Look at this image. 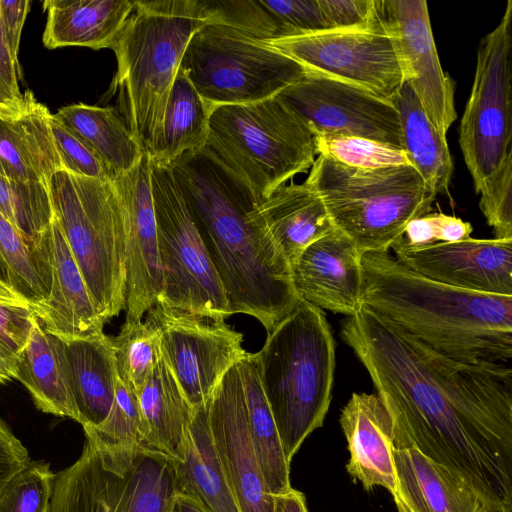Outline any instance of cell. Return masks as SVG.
<instances>
[{
    "instance_id": "f35d334b",
    "label": "cell",
    "mask_w": 512,
    "mask_h": 512,
    "mask_svg": "<svg viewBox=\"0 0 512 512\" xmlns=\"http://www.w3.org/2000/svg\"><path fill=\"white\" fill-rule=\"evenodd\" d=\"M315 151L343 165L373 169L407 165L405 152L386 144L357 137L314 136Z\"/></svg>"
},
{
    "instance_id": "816d5d0a",
    "label": "cell",
    "mask_w": 512,
    "mask_h": 512,
    "mask_svg": "<svg viewBox=\"0 0 512 512\" xmlns=\"http://www.w3.org/2000/svg\"><path fill=\"white\" fill-rule=\"evenodd\" d=\"M18 355L12 353L0 343V385L16 379Z\"/></svg>"
},
{
    "instance_id": "44dd1931",
    "label": "cell",
    "mask_w": 512,
    "mask_h": 512,
    "mask_svg": "<svg viewBox=\"0 0 512 512\" xmlns=\"http://www.w3.org/2000/svg\"><path fill=\"white\" fill-rule=\"evenodd\" d=\"M35 245L46 259L51 280L48 298L32 307L41 326L63 338L102 332L105 321L93 302L56 217Z\"/></svg>"
},
{
    "instance_id": "b9f144b4",
    "label": "cell",
    "mask_w": 512,
    "mask_h": 512,
    "mask_svg": "<svg viewBox=\"0 0 512 512\" xmlns=\"http://www.w3.org/2000/svg\"><path fill=\"white\" fill-rule=\"evenodd\" d=\"M479 207L494 238L512 239V160L493 175L478 192Z\"/></svg>"
},
{
    "instance_id": "2e32d148",
    "label": "cell",
    "mask_w": 512,
    "mask_h": 512,
    "mask_svg": "<svg viewBox=\"0 0 512 512\" xmlns=\"http://www.w3.org/2000/svg\"><path fill=\"white\" fill-rule=\"evenodd\" d=\"M380 18L396 38L410 82L440 134L457 118L455 82L441 66L425 0H377Z\"/></svg>"
},
{
    "instance_id": "3957f363",
    "label": "cell",
    "mask_w": 512,
    "mask_h": 512,
    "mask_svg": "<svg viewBox=\"0 0 512 512\" xmlns=\"http://www.w3.org/2000/svg\"><path fill=\"white\" fill-rule=\"evenodd\" d=\"M361 304L434 351L467 364H509L512 295L461 289L421 276L389 252L362 255Z\"/></svg>"
},
{
    "instance_id": "74e56055",
    "label": "cell",
    "mask_w": 512,
    "mask_h": 512,
    "mask_svg": "<svg viewBox=\"0 0 512 512\" xmlns=\"http://www.w3.org/2000/svg\"><path fill=\"white\" fill-rule=\"evenodd\" d=\"M56 474L44 461H29L0 491V512H49Z\"/></svg>"
},
{
    "instance_id": "7402d4cb",
    "label": "cell",
    "mask_w": 512,
    "mask_h": 512,
    "mask_svg": "<svg viewBox=\"0 0 512 512\" xmlns=\"http://www.w3.org/2000/svg\"><path fill=\"white\" fill-rule=\"evenodd\" d=\"M347 440L346 470L366 491L395 488L394 434L391 416L377 394L354 392L339 418Z\"/></svg>"
},
{
    "instance_id": "e575fe53",
    "label": "cell",
    "mask_w": 512,
    "mask_h": 512,
    "mask_svg": "<svg viewBox=\"0 0 512 512\" xmlns=\"http://www.w3.org/2000/svg\"><path fill=\"white\" fill-rule=\"evenodd\" d=\"M0 272L2 278L34 307L50 293L48 264L38 246L28 244L0 213Z\"/></svg>"
},
{
    "instance_id": "f1b7e54d",
    "label": "cell",
    "mask_w": 512,
    "mask_h": 512,
    "mask_svg": "<svg viewBox=\"0 0 512 512\" xmlns=\"http://www.w3.org/2000/svg\"><path fill=\"white\" fill-rule=\"evenodd\" d=\"M177 492L196 499L207 512H240L210 432L206 405L194 409L183 460L174 461Z\"/></svg>"
},
{
    "instance_id": "d4e9b609",
    "label": "cell",
    "mask_w": 512,
    "mask_h": 512,
    "mask_svg": "<svg viewBox=\"0 0 512 512\" xmlns=\"http://www.w3.org/2000/svg\"><path fill=\"white\" fill-rule=\"evenodd\" d=\"M56 338L78 423L96 427L112 407L118 381L112 339L103 331Z\"/></svg>"
},
{
    "instance_id": "cb8c5ba5",
    "label": "cell",
    "mask_w": 512,
    "mask_h": 512,
    "mask_svg": "<svg viewBox=\"0 0 512 512\" xmlns=\"http://www.w3.org/2000/svg\"><path fill=\"white\" fill-rule=\"evenodd\" d=\"M397 512H492L464 479L414 448L394 449Z\"/></svg>"
},
{
    "instance_id": "f546056e",
    "label": "cell",
    "mask_w": 512,
    "mask_h": 512,
    "mask_svg": "<svg viewBox=\"0 0 512 512\" xmlns=\"http://www.w3.org/2000/svg\"><path fill=\"white\" fill-rule=\"evenodd\" d=\"M53 116L97 155L113 179L134 169L146 154L115 107L78 103Z\"/></svg>"
},
{
    "instance_id": "484cf974",
    "label": "cell",
    "mask_w": 512,
    "mask_h": 512,
    "mask_svg": "<svg viewBox=\"0 0 512 512\" xmlns=\"http://www.w3.org/2000/svg\"><path fill=\"white\" fill-rule=\"evenodd\" d=\"M255 214L290 266L310 244L336 229L323 201L305 182L280 186L257 205Z\"/></svg>"
},
{
    "instance_id": "8d00e7d4",
    "label": "cell",
    "mask_w": 512,
    "mask_h": 512,
    "mask_svg": "<svg viewBox=\"0 0 512 512\" xmlns=\"http://www.w3.org/2000/svg\"><path fill=\"white\" fill-rule=\"evenodd\" d=\"M0 213L33 247L55 217L49 185L0 175Z\"/></svg>"
},
{
    "instance_id": "bcb514c9",
    "label": "cell",
    "mask_w": 512,
    "mask_h": 512,
    "mask_svg": "<svg viewBox=\"0 0 512 512\" xmlns=\"http://www.w3.org/2000/svg\"><path fill=\"white\" fill-rule=\"evenodd\" d=\"M330 30H359L379 21L377 0H318Z\"/></svg>"
},
{
    "instance_id": "4dcf8cb0",
    "label": "cell",
    "mask_w": 512,
    "mask_h": 512,
    "mask_svg": "<svg viewBox=\"0 0 512 512\" xmlns=\"http://www.w3.org/2000/svg\"><path fill=\"white\" fill-rule=\"evenodd\" d=\"M391 102L399 115L402 149L410 165L435 195L447 193L454 168L447 139L428 118L409 81Z\"/></svg>"
},
{
    "instance_id": "ab89813d",
    "label": "cell",
    "mask_w": 512,
    "mask_h": 512,
    "mask_svg": "<svg viewBox=\"0 0 512 512\" xmlns=\"http://www.w3.org/2000/svg\"><path fill=\"white\" fill-rule=\"evenodd\" d=\"M86 438L104 444L140 445V417L136 395L118 378L112 407L96 427H84Z\"/></svg>"
},
{
    "instance_id": "f5cc1de1",
    "label": "cell",
    "mask_w": 512,
    "mask_h": 512,
    "mask_svg": "<svg viewBox=\"0 0 512 512\" xmlns=\"http://www.w3.org/2000/svg\"><path fill=\"white\" fill-rule=\"evenodd\" d=\"M168 512H207V510L191 496L176 492L171 500Z\"/></svg>"
},
{
    "instance_id": "836d02e7",
    "label": "cell",
    "mask_w": 512,
    "mask_h": 512,
    "mask_svg": "<svg viewBox=\"0 0 512 512\" xmlns=\"http://www.w3.org/2000/svg\"><path fill=\"white\" fill-rule=\"evenodd\" d=\"M246 418L254 451L271 495L290 490V463L262 389L255 353L239 362Z\"/></svg>"
},
{
    "instance_id": "9c48e42d",
    "label": "cell",
    "mask_w": 512,
    "mask_h": 512,
    "mask_svg": "<svg viewBox=\"0 0 512 512\" xmlns=\"http://www.w3.org/2000/svg\"><path fill=\"white\" fill-rule=\"evenodd\" d=\"M176 492L164 454L86 438L78 460L56 474L49 512H166Z\"/></svg>"
},
{
    "instance_id": "f6af8a7d",
    "label": "cell",
    "mask_w": 512,
    "mask_h": 512,
    "mask_svg": "<svg viewBox=\"0 0 512 512\" xmlns=\"http://www.w3.org/2000/svg\"><path fill=\"white\" fill-rule=\"evenodd\" d=\"M473 227L469 222L442 212H430L408 223L403 239L412 247H422L439 242H456L471 237Z\"/></svg>"
},
{
    "instance_id": "c3c4849f",
    "label": "cell",
    "mask_w": 512,
    "mask_h": 512,
    "mask_svg": "<svg viewBox=\"0 0 512 512\" xmlns=\"http://www.w3.org/2000/svg\"><path fill=\"white\" fill-rule=\"evenodd\" d=\"M29 461L27 449L0 417V491Z\"/></svg>"
},
{
    "instance_id": "30bf717a",
    "label": "cell",
    "mask_w": 512,
    "mask_h": 512,
    "mask_svg": "<svg viewBox=\"0 0 512 512\" xmlns=\"http://www.w3.org/2000/svg\"><path fill=\"white\" fill-rule=\"evenodd\" d=\"M180 68L213 108L272 98L307 74L292 58L218 18L193 34Z\"/></svg>"
},
{
    "instance_id": "9a60e30c",
    "label": "cell",
    "mask_w": 512,
    "mask_h": 512,
    "mask_svg": "<svg viewBox=\"0 0 512 512\" xmlns=\"http://www.w3.org/2000/svg\"><path fill=\"white\" fill-rule=\"evenodd\" d=\"M276 97L315 137H357L402 149L393 103L355 85L307 72Z\"/></svg>"
},
{
    "instance_id": "ffe728a7",
    "label": "cell",
    "mask_w": 512,
    "mask_h": 512,
    "mask_svg": "<svg viewBox=\"0 0 512 512\" xmlns=\"http://www.w3.org/2000/svg\"><path fill=\"white\" fill-rule=\"evenodd\" d=\"M362 255L337 229L316 240L291 265L298 297L321 310L354 315L362 305Z\"/></svg>"
},
{
    "instance_id": "e0dca14e",
    "label": "cell",
    "mask_w": 512,
    "mask_h": 512,
    "mask_svg": "<svg viewBox=\"0 0 512 512\" xmlns=\"http://www.w3.org/2000/svg\"><path fill=\"white\" fill-rule=\"evenodd\" d=\"M239 362L226 372L206 404L209 428L240 512H274V496L249 434Z\"/></svg>"
},
{
    "instance_id": "d6a6232c",
    "label": "cell",
    "mask_w": 512,
    "mask_h": 512,
    "mask_svg": "<svg viewBox=\"0 0 512 512\" xmlns=\"http://www.w3.org/2000/svg\"><path fill=\"white\" fill-rule=\"evenodd\" d=\"M212 110L179 68L167 101L161 134L148 155L149 160L171 167L184 154L205 148Z\"/></svg>"
},
{
    "instance_id": "7dc6e473",
    "label": "cell",
    "mask_w": 512,
    "mask_h": 512,
    "mask_svg": "<svg viewBox=\"0 0 512 512\" xmlns=\"http://www.w3.org/2000/svg\"><path fill=\"white\" fill-rule=\"evenodd\" d=\"M19 62L10 51L0 13V105L17 107L24 101L18 84Z\"/></svg>"
},
{
    "instance_id": "ac0fdd59",
    "label": "cell",
    "mask_w": 512,
    "mask_h": 512,
    "mask_svg": "<svg viewBox=\"0 0 512 512\" xmlns=\"http://www.w3.org/2000/svg\"><path fill=\"white\" fill-rule=\"evenodd\" d=\"M117 192L126 237V320H142L162 292L157 224L150 161L145 154L125 175L112 179Z\"/></svg>"
},
{
    "instance_id": "1f68e13d",
    "label": "cell",
    "mask_w": 512,
    "mask_h": 512,
    "mask_svg": "<svg viewBox=\"0 0 512 512\" xmlns=\"http://www.w3.org/2000/svg\"><path fill=\"white\" fill-rule=\"evenodd\" d=\"M16 380L29 392L38 410L78 422L57 338L38 319L25 348L18 354Z\"/></svg>"
},
{
    "instance_id": "4316f807",
    "label": "cell",
    "mask_w": 512,
    "mask_h": 512,
    "mask_svg": "<svg viewBox=\"0 0 512 512\" xmlns=\"http://www.w3.org/2000/svg\"><path fill=\"white\" fill-rule=\"evenodd\" d=\"M136 397L140 445L158 451L173 461H182L185 434L194 409L163 356Z\"/></svg>"
},
{
    "instance_id": "7bdbcfd3",
    "label": "cell",
    "mask_w": 512,
    "mask_h": 512,
    "mask_svg": "<svg viewBox=\"0 0 512 512\" xmlns=\"http://www.w3.org/2000/svg\"><path fill=\"white\" fill-rule=\"evenodd\" d=\"M280 37L330 30L318 0H261Z\"/></svg>"
},
{
    "instance_id": "ba28073f",
    "label": "cell",
    "mask_w": 512,
    "mask_h": 512,
    "mask_svg": "<svg viewBox=\"0 0 512 512\" xmlns=\"http://www.w3.org/2000/svg\"><path fill=\"white\" fill-rule=\"evenodd\" d=\"M55 217L105 321L125 309L126 237L112 180L55 173L49 183Z\"/></svg>"
},
{
    "instance_id": "4fadbf2b",
    "label": "cell",
    "mask_w": 512,
    "mask_h": 512,
    "mask_svg": "<svg viewBox=\"0 0 512 512\" xmlns=\"http://www.w3.org/2000/svg\"><path fill=\"white\" fill-rule=\"evenodd\" d=\"M262 41L309 73L355 85L390 102L406 81L396 38L380 16L367 29L326 30Z\"/></svg>"
},
{
    "instance_id": "681fc988",
    "label": "cell",
    "mask_w": 512,
    "mask_h": 512,
    "mask_svg": "<svg viewBox=\"0 0 512 512\" xmlns=\"http://www.w3.org/2000/svg\"><path fill=\"white\" fill-rule=\"evenodd\" d=\"M30 4L29 0H0L3 30L12 56L17 61L22 28L30 10Z\"/></svg>"
},
{
    "instance_id": "8fae6325",
    "label": "cell",
    "mask_w": 512,
    "mask_h": 512,
    "mask_svg": "<svg viewBox=\"0 0 512 512\" xmlns=\"http://www.w3.org/2000/svg\"><path fill=\"white\" fill-rule=\"evenodd\" d=\"M150 175L162 272L157 302L227 320L224 288L172 170L150 161Z\"/></svg>"
},
{
    "instance_id": "5b68a950",
    "label": "cell",
    "mask_w": 512,
    "mask_h": 512,
    "mask_svg": "<svg viewBox=\"0 0 512 512\" xmlns=\"http://www.w3.org/2000/svg\"><path fill=\"white\" fill-rule=\"evenodd\" d=\"M263 392L289 462L322 426L335 372V342L323 310L299 300L255 353Z\"/></svg>"
},
{
    "instance_id": "db71d44e",
    "label": "cell",
    "mask_w": 512,
    "mask_h": 512,
    "mask_svg": "<svg viewBox=\"0 0 512 512\" xmlns=\"http://www.w3.org/2000/svg\"><path fill=\"white\" fill-rule=\"evenodd\" d=\"M0 277H2V276H1V272H0Z\"/></svg>"
},
{
    "instance_id": "ee69618b",
    "label": "cell",
    "mask_w": 512,
    "mask_h": 512,
    "mask_svg": "<svg viewBox=\"0 0 512 512\" xmlns=\"http://www.w3.org/2000/svg\"><path fill=\"white\" fill-rule=\"evenodd\" d=\"M50 127L63 170L101 181L113 179L97 155L53 114Z\"/></svg>"
},
{
    "instance_id": "8992f818",
    "label": "cell",
    "mask_w": 512,
    "mask_h": 512,
    "mask_svg": "<svg viewBox=\"0 0 512 512\" xmlns=\"http://www.w3.org/2000/svg\"><path fill=\"white\" fill-rule=\"evenodd\" d=\"M310 169L305 183L361 254L388 252L409 222L431 212L436 197L409 164L361 169L318 155Z\"/></svg>"
},
{
    "instance_id": "f907efd6",
    "label": "cell",
    "mask_w": 512,
    "mask_h": 512,
    "mask_svg": "<svg viewBox=\"0 0 512 512\" xmlns=\"http://www.w3.org/2000/svg\"><path fill=\"white\" fill-rule=\"evenodd\" d=\"M274 512H308L304 494L291 488L283 494L275 495Z\"/></svg>"
},
{
    "instance_id": "83f0119b",
    "label": "cell",
    "mask_w": 512,
    "mask_h": 512,
    "mask_svg": "<svg viewBox=\"0 0 512 512\" xmlns=\"http://www.w3.org/2000/svg\"><path fill=\"white\" fill-rule=\"evenodd\" d=\"M133 5L130 0H46L43 44L48 49H110Z\"/></svg>"
},
{
    "instance_id": "60d3db41",
    "label": "cell",
    "mask_w": 512,
    "mask_h": 512,
    "mask_svg": "<svg viewBox=\"0 0 512 512\" xmlns=\"http://www.w3.org/2000/svg\"><path fill=\"white\" fill-rule=\"evenodd\" d=\"M36 320L30 303L0 277V343L18 355Z\"/></svg>"
},
{
    "instance_id": "d590c367",
    "label": "cell",
    "mask_w": 512,
    "mask_h": 512,
    "mask_svg": "<svg viewBox=\"0 0 512 512\" xmlns=\"http://www.w3.org/2000/svg\"><path fill=\"white\" fill-rule=\"evenodd\" d=\"M111 339L118 378L136 395L162 357L160 331L149 319L125 320Z\"/></svg>"
},
{
    "instance_id": "277c9868",
    "label": "cell",
    "mask_w": 512,
    "mask_h": 512,
    "mask_svg": "<svg viewBox=\"0 0 512 512\" xmlns=\"http://www.w3.org/2000/svg\"><path fill=\"white\" fill-rule=\"evenodd\" d=\"M208 0H138L110 49L117 60L111 91L147 155L162 130L169 94L193 34L216 20Z\"/></svg>"
},
{
    "instance_id": "11a10c76",
    "label": "cell",
    "mask_w": 512,
    "mask_h": 512,
    "mask_svg": "<svg viewBox=\"0 0 512 512\" xmlns=\"http://www.w3.org/2000/svg\"><path fill=\"white\" fill-rule=\"evenodd\" d=\"M166 512H168V510Z\"/></svg>"
},
{
    "instance_id": "d6986e66",
    "label": "cell",
    "mask_w": 512,
    "mask_h": 512,
    "mask_svg": "<svg viewBox=\"0 0 512 512\" xmlns=\"http://www.w3.org/2000/svg\"><path fill=\"white\" fill-rule=\"evenodd\" d=\"M394 257L430 280L470 291L512 295V239H476L409 246L392 245Z\"/></svg>"
},
{
    "instance_id": "603a6c76",
    "label": "cell",
    "mask_w": 512,
    "mask_h": 512,
    "mask_svg": "<svg viewBox=\"0 0 512 512\" xmlns=\"http://www.w3.org/2000/svg\"><path fill=\"white\" fill-rule=\"evenodd\" d=\"M52 114L33 92L17 107L0 105V175L49 185L63 170L51 132Z\"/></svg>"
},
{
    "instance_id": "52a82bcc",
    "label": "cell",
    "mask_w": 512,
    "mask_h": 512,
    "mask_svg": "<svg viewBox=\"0 0 512 512\" xmlns=\"http://www.w3.org/2000/svg\"><path fill=\"white\" fill-rule=\"evenodd\" d=\"M205 148L259 204L315 161L314 135L276 96L213 108Z\"/></svg>"
},
{
    "instance_id": "7a4b0ae2",
    "label": "cell",
    "mask_w": 512,
    "mask_h": 512,
    "mask_svg": "<svg viewBox=\"0 0 512 512\" xmlns=\"http://www.w3.org/2000/svg\"><path fill=\"white\" fill-rule=\"evenodd\" d=\"M224 288L232 314L256 318L267 330L301 300L291 266L259 223L250 190L206 148L169 167Z\"/></svg>"
},
{
    "instance_id": "5bb4252c",
    "label": "cell",
    "mask_w": 512,
    "mask_h": 512,
    "mask_svg": "<svg viewBox=\"0 0 512 512\" xmlns=\"http://www.w3.org/2000/svg\"><path fill=\"white\" fill-rule=\"evenodd\" d=\"M159 329L163 359L193 409L206 405L226 372L249 353L226 323L157 302L148 318Z\"/></svg>"
},
{
    "instance_id": "6da1fadb",
    "label": "cell",
    "mask_w": 512,
    "mask_h": 512,
    "mask_svg": "<svg viewBox=\"0 0 512 512\" xmlns=\"http://www.w3.org/2000/svg\"><path fill=\"white\" fill-rule=\"evenodd\" d=\"M340 335L371 377L393 423L394 448H414L512 512V369L446 357L361 305Z\"/></svg>"
},
{
    "instance_id": "7c38bea8",
    "label": "cell",
    "mask_w": 512,
    "mask_h": 512,
    "mask_svg": "<svg viewBox=\"0 0 512 512\" xmlns=\"http://www.w3.org/2000/svg\"><path fill=\"white\" fill-rule=\"evenodd\" d=\"M512 1L480 41L471 93L459 128V145L478 193L512 160Z\"/></svg>"
}]
</instances>
